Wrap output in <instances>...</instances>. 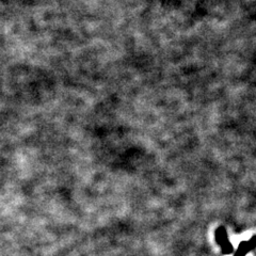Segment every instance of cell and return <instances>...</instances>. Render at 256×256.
<instances>
[{
	"mask_svg": "<svg viewBox=\"0 0 256 256\" xmlns=\"http://www.w3.org/2000/svg\"><path fill=\"white\" fill-rule=\"evenodd\" d=\"M255 247H256V236H254V237H252V239H250L249 241H242L234 256H246L249 252H251Z\"/></svg>",
	"mask_w": 256,
	"mask_h": 256,
	"instance_id": "2",
	"label": "cell"
},
{
	"mask_svg": "<svg viewBox=\"0 0 256 256\" xmlns=\"http://www.w3.org/2000/svg\"><path fill=\"white\" fill-rule=\"evenodd\" d=\"M216 241L221 248V251L223 254H231L234 252L233 245L231 244V241L227 238V234L225 228L223 226H220L216 229Z\"/></svg>",
	"mask_w": 256,
	"mask_h": 256,
	"instance_id": "1",
	"label": "cell"
}]
</instances>
